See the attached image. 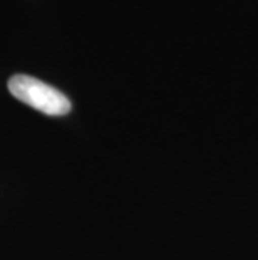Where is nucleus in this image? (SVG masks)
<instances>
[{"mask_svg":"<svg viewBox=\"0 0 258 260\" xmlns=\"http://www.w3.org/2000/svg\"><path fill=\"white\" fill-rule=\"evenodd\" d=\"M9 91L20 103L47 116H65L72 108L69 98L64 92L27 74H15L10 77Z\"/></svg>","mask_w":258,"mask_h":260,"instance_id":"f257e3e1","label":"nucleus"}]
</instances>
